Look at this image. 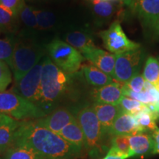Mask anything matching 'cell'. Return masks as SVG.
I'll return each instance as SVG.
<instances>
[{
    "mask_svg": "<svg viewBox=\"0 0 159 159\" xmlns=\"http://www.w3.org/2000/svg\"><path fill=\"white\" fill-rule=\"evenodd\" d=\"M13 146L26 147L49 159H75L82 151L35 121L20 122Z\"/></svg>",
    "mask_w": 159,
    "mask_h": 159,
    "instance_id": "6da1fadb",
    "label": "cell"
},
{
    "mask_svg": "<svg viewBox=\"0 0 159 159\" xmlns=\"http://www.w3.org/2000/svg\"><path fill=\"white\" fill-rule=\"evenodd\" d=\"M67 75L58 68L49 57H45L43 61L39 107L43 111L49 105H51L64 94L69 82Z\"/></svg>",
    "mask_w": 159,
    "mask_h": 159,
    "instance_id": "7a4b0ae2",
    "label": "cell"
},
{
    "mask_svg": "<svg viewBox=\"0 0 159 159\" xmlns=\"http://www.w3.org/2000/svg\"><path fill=\"white\" fill-rule=\"evenodd\" d=\"M76 119L85 137V148L91 156L102 153L105 149V135L92 106L83 108L77 113Z\"/></svg>",
    "mask_w": 159,
    "mask_h": 159,
    "instance_id": "3957f363",
    "label": "cell"
},
{
    "mask_svg": "<svg viewBox=\"0 0 159 159\" xmlns=\"http://www.w3.org/2000/svg\"><path fill=\"white\" fill-rule=\"evenodd\" d=\"M0 113L16 121L38 119L47 115L36 105L12 91L0 92Z\"/></svg>",
    "mask_w": 159,
    "mask_h": 159,
    "instance_id": "277c9868",
    "label": "cell"
},
{
    "mask_svg": "<svg viewBox=\"0 0 159 159\" xmlns=\"http://www.w3.org/2000/svg\"><path fill=\"white\" fill-rule=\"evenodd\" d=\"M43 52L39 46L29 40L16 41L9 66L15 82L19 80L40 62Z\"/></svg>",
    "mask_w": 159,
    "mask_h": 159,
    "instance_id": "5b68a950",
    "label": "cell"
},
{
    "mask_svg": "<svg viewBox=\"0 0 159 159\" xmlns=\"http://www.w3.org/2000/svg\"><path fill=\"white\" fill-rule=\"evenodd\" d=\"M47 51L51 61L66 74H73L80 68L83 55L66 42L53 40L47 45Z\"/></svg>",
    "mask_w": 159,
    "mask_h": 159,
    "instance_id": "8992f818",
    "label": "cell"
},
{
    "mask_svg": "<svg viewBox=\"0 0 159 159\" xmlns=\"http://www.w3.org/2000/svg\"><path fill=\"white\" fill-rule=\"evenodd\" d=\"M99 35L104 47L112 54H122L136 50L141 47L140 43L134 42L127 37L119 21L113 22L108 29L101 31Z\"/></svg>",
    "mask_w": 159,
    "mask_h": 159,
    "instance_id": "52a82bcc",
    "label": "cell"
},
{
    "mask_svg": "<svg viewBox=\"0 0 159 159\" xmlns=\"http://www.w3.org/2000/svg\"><path fill=\"white\" fill-rule=\"evenodd\" d=\"M43 61L36 64L25 76L15 82L12 92L40 106L41 102V74ZM40 108V107H39Z\"/></svg>",
    "mask_w": 159,
    "mask_h": 159,
    "instance_id": "ba28073f",
    "label": "cell"
},
{
    "mask_svg": "<svg viewBox=\"0 0 159 159\" xmlns=\"http://www.w3.org/2000/svg\"><path fill=\"white\" fill-rule=\"evenodd\" d=\"M142 50L128 52L122 54L115 55L114 80L119 83H126L135 75L139 74L141 61L142 59Z\"/></svg>",
    "mask_w": 159,
    "mask_h": 159,
    "instance_id": "9c48e42d",
    "label": "cell"
},
{
    "mask_svg": "<svg viewBox=\"0 0 159 159\" xmlns=\"http://www.w3.org/2000/svg\"><path fill=\"white\" fill-rule=\"evenodd\" d=\"M125 83L114 80L100 88H95L91 92L95 102L102 104L119 105L123 97Z\"/></svg>",
    "mask_w": 159,
    "mask_h": 159,
    "instance_id": "30bf717a",
    "label": "cell"
},
{
    "mask_svg": "<svg viewBox=\"0 0 159 159\" xmlns=\"http://www.w3.org/2000/svg\"><path fill=\"white\" fill-rule=\"evenodd\" d=\"M75 119L72 114L66 108H59L49 115L35 119L39 126L48 129L52 132L58 134L63 128Z\"/></svg>",
    "mask_w": 159,
    "mask_h": 159,
    "instance_id": "8fae6325",
    "label": "cell"
},
{
    "mask_svg": "<svg viewBox=\"0 0 159 159\" xmlns=\"http://www.w3.org/2000/svg\"><path fill=\"white\" fill-rule=\"evenodd\" d=\"M139 133H143L142 129L137 124L134 116L122 111L113 123L108 135L116 136H134Z\"/></svg>",
    "mask_w": 159,
    "mask_h": 159,
    "instance_id": "7c38bea8",
    "label": "cell"
},
{
    "mask_svg": "<svg viewBox=\"0 0 159 159\" xmlns=\"http://www.w3.org/2000/svg\"><path fill=\"white\" fill-rule=\"evenodd\" d=\"M83 55L93 65H94L105 74L114 77L115 61H116V56L114 54L96 47Z\"/></svg>",
    "mask_w": 159,
    "mask_h": 159,
    "instance_id": "4fadbf2b",
    "label": "cell"
},
{
    "mask_svg": "<svg viewBox=\"0 0 159 159\" xmlns=\"http://www.w3.org/2000/svg\"><path fill=\"white\" fill-rule=\"evenodd\" d=\"M91 106L102 126L105 135H108L109 130L115 119L122 112V108L119 105L102 104L97 102H94Z\"/></svg>",
    "mask_w": 159,
    "mask_h": 159,
    "instance_id": "5bb4252c",
    "label": "cell"
},
{
    "mask_svg": "<svg viewBox=\"0 0 159 159\" xmlns=\"http://www.w3.org/2000/svg\"><path fill=\"white\" fill-rule=\"evenodd\" d=\"M133 10L145 23L156 27L159 21V0H139Z\"/></svg>",
    "mask_w": 159,
    "mask_h": 159,
    "instance_id": "9a60e30c",
    "label": "cell"
},
{
    "mask_svg": "<svg viewBox=\"0 0 159 159\" xmlns=\"http://www.w3.org/2000/svg\"><path fill=\"white\" fill-rule=\"evenodd\" d=\"M19 124L20 122L11 117H9L0 124V155H5L13 147L15 133Z\"/></svg>",
    "mask_w": 159,
    "mask_h": 159,
    "instance_id": "2e32d148",
    "label": "cell"
},
{
    "mask_svg": "<svg viewBox=\"0 0 159 159\" xmlns=\"http://www.w3.org/2000/svg\"><path fill=\"white\" fill-rule=\"evenodd\" d=\"M60 135L63 139L76 147L80 150L82 151L85 148V137L83 130L80 126L76 117L72 122L67 125L61 132Z\"/></svg>",
    "mask_w": 159,
    "mask_h": 159,
    "instance_id": "e0dca14e",
    "label": "cell"
},
{
    "mask_svg": "<svg viewBox=\"0 0 159 159\" xmlns=\"http://www.w3.org/2000/svg\"><path fill=\"white\" fill-rule=\"evenodd\" d=\"M129 142L134 156H143L148 152H152L155 144L152 136L144 132L129 136Z\"/></svg>",
    "mask_w": 159,
    "mask_h": 159,
    "instance_id": "ac0fdd59",
    "label": "cell"
},
{
    "mask_svg": "<svg viewBox=\"0 0 159 159\" xmlns=\"http://www.w3.org/2000/svg\"><path fill=\"white\" fill-rule=\"evenodd\" d=\"M66 41L71 47L78 50L82 55L96 48L92 38L88 33L80 31L69 33L66 36Z\"/></svg>",
    "mask_w": 159,
    "mask_h": 159,
    "instance_id": "d6986e66",
    "label": "cell"
},
{
    "mask_svg": "<svg viewBox=\"0 0 159 159\" xmlns=\"http://www.w3.org/2000/svg\"><path fill=\"white\" fill-rule=\"evenodd\" d=\"M83 71L87 82L95 88H100L110 84L114 80L112 77L105 74L92 63L83 66Z\"/></svg>",
    "mask_w": 159,
    "mask_h": 159,
    "instance_id": "ffe728a7",
    "label": "cell"
},
{
    "mask_svg": "<svg viewBox=\"0 0 159 159\" xmlns=\"http://www.w3.org/2000/svg\"><path fill=\"white\" fill-rule=\"evenodd\" d=\"M4 159H49L33 149L22 146H13L5 152Z\"/></svg>",
    "mask_w": 159,
    "mask_h": 159,
    "instance_id": "44dd1931",
    "label": "cell"
},
{
    "mask_svg": "<svg viewBox=\"0 0 159 159\" xmlns=\"http://www.w3.org/2000/svg\"><path fill=\"white\" fill-rule=\"evenodd\" d=\"M143 77L159 91V61L156 57H150L145 63Z\"/></svg>",
    "mask_w": 159,
    "mask_h": 159,
    "instance_id": "7402d4cb",
    "label": "cell"
},
{
    "mask_svg": "<svg viewBox=\"0 0 159 159\" xmlns=\"http://www.w3.org/2000/svg\"><path fill=\"white\" fill-rule=\"evenodd\" d=\"M148 107V106H147ZM137 124L143 132L147 130H151L152 132L158 130L156 121L158 119L156 115L150 112L148 108L142 112L134 116Z\"/></svg>",
    "mask_w": 159,
    "mask_h": 159,
    "instance_id": "603a6c76",
    "label": "cell"
},
{
    "mask_svg": "<svg viewBox=\"0 0 159 159\" xmlns=\"http://www.w3.org/2000/svg\"><path fill=\"white\" fill-rule=\"evenodd\" d=\"M17 16L11 10L0 5V33L12 32L16 27Z\"/></svg>",
    "mask_w": 159,
    "mask_h": 159,
    "instance_id": "cb8c5ba5",
    "label": "cell"
},
{
    "mask_svg": "<svg viewBox=\"0 0 159 159\" xmlns=\"http://www.w3.org/2000/svg\"><path fill=\"white\" fill-rule=\"evenodd\" d=\"M94 13L101 18L113 16L118 11L116 3L105 0H91Z\"/></svg>",
    "mask_w": 159,
    "mask_h": 159,
    "instance_id": "d4e9b609",
    "label": "cell"
},
{
    "mask_svg": "<svg viewBox=\"0 0 159 159\" xmlns=\"http://www.w3.org/2000/svg\"><path fill=\"white\" fill-rule=\"evenodd\" d=\"M0 33V60L10 64L16 40L11 36Z\"/></svg>",
    "mask_w": 159,
    "mask_h": 159,
    "instance_id": "484cf974",
    "label": "cell"
},
{
    "mask_svg": "<svg viewBox=\"0 0 159 159\" xmlns=\"http://www.w3.org/2000/svg\"><path fill=\"white\" fill-rule=\"evenodd\" d=\"M119 105L122 111L132 114L133 116H136L148 108L147 105L125 96H123Z\"/></svg>",
    "mask_w": 159,
    "mask_h": 159,
    "instance_id": "4316f807",
    "label": "cell"
},
{
    "mask_svg": "<svg viewBox=\"0 0 159 159\" xmlns=\"http://www.w3.org/2000/svg\"><path fill=\"white\" fill-rule=\"evenodd\" d=\"M34 13L36 17L37 29L46 30L52 28L55 22V18L53 13L42 10H35Z\"/></svg>",
    "mask_w": 159,
    "mask_h": 159,
    "instance_id": "83f0119b",
    "label": "cell"
},
{
    "mask_svg": "<svg viewBox=\"0 0 159 159\" xmlns=\"http://www.w3.org/2000/svg\"><path fill=\"white\" fill-rule=\"evenodd\" d=\"M18 17H19L23 23L28 27L37 29V21L34 13V8L30 6L25 4L20 10Z\"/></svg>",
    "mask_w": 159,
    "mask_h": 159,
    "instance_id": "f1b7e54d",
    "label": "cell"
},
{
    "mask_svg": "<svg viewBox=\"0 0 159 159\" xmlns=\"http://www.w3.org/2000/svg\"><path fill=\"white\" fill-rule=\"evenodd\" d=\"M111 144L117 150L122 152L127 156L134 157L132 150H131L130 142H129V136H113L111 139Z\"/></svg>",
    "mask_w": 159,
    "mask_h": 159,
    "instance_id": "f546056e",
    "label": "cell"
},
{
    "mask_svg": "<svg viewBox=\"0 0 159 159\" xmlns=\"http://www.w3.org/2000/svg\"><path fill=\"white\" fill-rule=\"evenodd\" d=\"M12 82V73L9 65L0 60V92L5 91Z\"/></svg>",
    "mask_w": 159,
    "mask_h": 159,
    "instance_id": "4dcf8cb0",
    "label": "cell"
},
{
    "mask_svg": "<svg viewBox=\"0 0 159 159\" xmlns=\"http://www.w3.org/2000/svg\"><path fill=\"white\" fill-rule=\"evenodd\" d=\"M145 80L143 75L137 74L130 80L125 83V87L129 90L136 93H141L145 90Z\"/></svg>",
    "mask_w": 159,
    "mask_h": 159,
    "instance_id": "1f68e13d",
    "label": "cell"
},
{
    "mask_svg": "<svg viewBox=\"0 0 159 159\" xmlns=\"http://www.w3.org/2000/svg\"><path fill=\"white\" fill-rule=\"evenodd\" d=\"M25 4L24 0H0V5H3L6 8L11 10L17 16L20 10Z\"/></svg>",
    "mask_w": 159,
    "mask_h": 159,
    "instance_id": "d6a6232c",
    "label": "cell"
},
{
    "mask_svg": "<svg viewBox=\"0 0 159 159\" xmlns=\"http://www.w3.org/2000/svg\"><path fill=\"white\" fill-rule=\"evenodd\" d=\"M128 158V156L122 153V152H120L114 147H111L107 156L103 159H127Z\"/></svg>",
    "mask_w": 159,
    "mask_h": 159,
    "instance_id": "836d02e7",
    "label": "cell"
},
{
    "mask_svg": "<svg viewBox=\"0 0 159 159\" xmlns=\"http://www.w3.org/2000/svg\"><path fill=\"white\" fill-rule=\"evenodd\" d=\"M152 137L155 143H159V129L152 133Z\"/></svg>",
    "mask_w": 159,
    "mask_h": 159,
    "instance_id": "e575fe53",
    "label": "cell"
},
{
    "mask_svg": "<svg viewBox=\"0 0 159 159\" xmlns=\"http://www.w3.org/2000/svg\"><path fill=\"white\" fill-rule=\"evenodd\" d=\"M105 1H111L116 4H124L128 6V0H105Z\"/></svg>",
    "mask_w": 159,
    "mask_h": 159,
    "instance_id": "d590c367",
    "label": "cell"
},
{
    "mask_svg": "<svg viewBox=\"0 0 159 159\" xmlns=\"http://www.w3.org/2000/svg\"><path fill=\"white\" fill-rule=\"evenodd\" d=\"M152 153L153 154H159V143H155L153 150H152Z\"/></svg>",
    "mask_w": 159,
    "mask_h": 159,
    "instance_id": "8d00e7d4",
    "label": "cell"
},
{
    "mask_svg": "<svg viewBox=\"0 0 159 159\" xmlns=\"http://www.w3.org/2000/svg\"><path fill=\"white\" fill-rule=\"evenodd\" d=\"M9 117H10V116H7V115L3 114H1V113H0V124H1L2 122H3L4 121H5L6 119H8Z\"/></svg>",
    "mask_w": 159,
    "mask_h": 159,
    "instance_id": "74e56055",
    "label": "cell"
},
{
    "mask_svg": "<svg viewBox=\"0 0 159 159\" xmlns=\"http://www.w3.org/2000/svg\"><path fill=\"white\" fill-rule=\"evenodd\" d=\"M134 0H128V6L132 9L134 7Z\"/></svg>",
    "mask_w": 159,
    "mask_h": 159,
    "instance_id": "f35d334b",
    "label": "cell"
},
{
    "mask_svg": "<svg viewBox=\"0 0 159 159\" xmlns=\"http://www.w3.org/2000/svg\"><path fill=\"white\" fill-rule=\"evenodd\" d=\"M139 1V0H134V5H136L137 2H138ZM133 9H134V7H133Z\"/></svg>",
    "mask_w": 159,
    "mask_h": 159,
    "instance_id": "ab89813d",
    "label": "cell"
},
{
    "mask_svg": "<svg viewBox=\"0 0 159 159\" xmlns=\"http://www.w3.org/2000/svg\"><path fill=\"white\" fill-rule=\"evenodd\" d=\"M156 27H157V28H158V31H159V21H158V24H157V25H156Z\"/></svg>",
    "mask_w": 159,
    "mask_h": 159,
    "instance_id": "60d3db41",
    "label": "cell"
},
{
    "mask_svg": "<svg viewBox=\"0 0 159 159\" xmlns=\"http://www.w3.org/2000/svg\"><path fill=\"white\" fill-rule=\"evenodd\" d=\"M0 159H2V158H0Z\"/></svg>",
    "mask_w": 159,
    "mask_h": 159,
    "instance_id": "b9f144b4",
    "label": "cell"
},
{
    "mask_svg": "<svg viewBox=\"0 0 159 159\" xmlns=\"http://www.w3.org/2000/svg\"><path fill=\"white\" fill-rule=\"evenodd\" d=\"M158 103H159V101H158Z\"/></svg>",
    "mask_w": 159,
    "mask_h": 159,
    "instance_id": "7bdbcfd3",
    "label": "cell"
},
{
    "mask_svg": "<svg viewBox=\"0 0 159 159\" xmlns=\"http://www.w3.org/2000/svg\"><path fill=\"white\" fill-rule=\"evenodd\" d=\"M158 60H159V59H158Z\"/></svg>",
    "mask_w": 159,
    "mask_h": 159,
    "instance_id": "ee69618b",
    "label": "cell"
}]
</instances>
